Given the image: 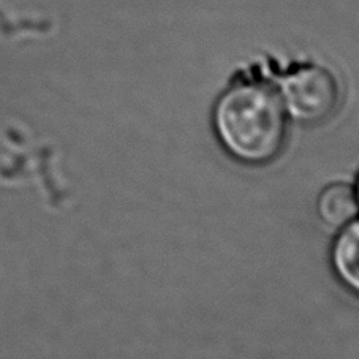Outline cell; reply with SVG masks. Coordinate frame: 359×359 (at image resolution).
Masks as SVG:
<instances>
[{"label": "cell", "mask_w": 359, "mask_h": 359, "mask_svg": "<svg viewBox=\"0 0 359 359\" xmlns=\"http://www.w3.org/2000/svg\"><path fill=\"white\" fill-rule=\"evenodd\" d=\"M214 127L222 144L239 162L262 165L280 154L287 111L278 90L258 83L231 86L215 104Z\"/></svg>", "instance_id": "1"}, {"label": "cell", "mask_w": 359, "mask_h": 359, "mask_svg": "<svg viewBox=\"0 0 359 359\" xmlns=\"http://www.w3.org/2000/svg\"><path fill=\"white\" fill-rule=\"evenodd\" d=\"M278 84L285 111L299 122H323L339 104L336 78L321 65L304 64L296 67L283 75Z\"/></svg>", "instance_id": "2"}, {"label": "cell", "mask_w": 359, "mask_h": 359, "mask_svg": "<svg viewBox=\"0 0 359 359\" xmlns=\"http://www.w3.org/2000/svg\"><path fill=\"white\" fill-rule=\"evenodd\" d=\"M331 257L339 280L359 296V219L342 228L334 243Z\"/></svg>", "instance_id": "3"}, {"label": "cell", "mask_w": 359, "mask_h": 359, "mask_svg": "<svg viewBox=\"0 0 359 359\" xmlns=\"http://www.w3.org/2000/svg\"><path fill=\"white\" fill-rule=\"evenodd\" d=\"M359 201L355 189L346 184H334L325 189L318 200V214L327 225L344 228L358 217Z\"/></svg>", "instance_id": "4"}, {"label": "cell", "mask_w": 359, "mask_h": 359, "mask_svg": "<svg viewBox=\"0 0 359 359\" xmlns=\"http://www.w3.org/2000/svg\"><path fill=\"white\" fill-rule=\"evenodd\" d=\"M355 191H356V196H358V201H359V179H358V184H356Z\"/></svg>", "instance_id": "5"}]
</instances>
